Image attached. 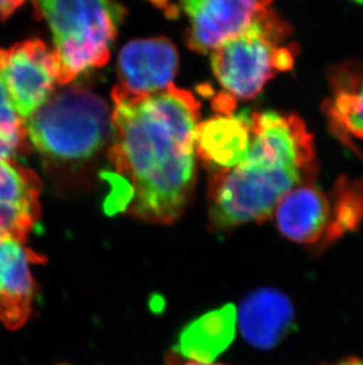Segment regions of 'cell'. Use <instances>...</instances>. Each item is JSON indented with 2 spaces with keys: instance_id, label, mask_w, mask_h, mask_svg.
<instances>
[{
  "instance_id": "1",
  "label": "cell",
  "mask_w": 363,
  "mask_h": 365,
  "mask_svg": "<svg viewBox=\"0 0 363 365\" xmlns=\"http://www.w3.org/2000/svg\"><path fill=\"white\" fill-rule=\"evenodd\" d=\"M113 142L104 210L154 224H172L184 210L195 174L199 101L169 86L135 95L116 86L111 93Z\"/></svg>"
},
{
  "instance_id": "2",
  "label": "cell",
  "mask_w": 363,
  "mask_h": 365,
  "mask_svg": "<svg viewBox=\"0 0 363 365\" xmlns=\"http://www.w3.org/2000/svg\"><path fill=\"white\" fill-rule=\"evenodd\" d=\"M314 170V142L301 118L254 113L247 156L210 178L213 224L223 230L268 219L285 194L310 182Z\"/></svg>"
},
{
  "instance_id": "3",
  "label": "cell",
  "mask_w": 363,
  "mask_h": 365,
  "mask_svg": "<svg viewBox=\"0 0 363 365\" xmlns=\"http://www.w3.org/2000/svg\"><path fill=\"white\" fill-rule=\"evenodd\" d=\"M24 124L32 145L59 161L89 159L112 133L107 102L82 86H68L52 93Z\"/></svg>"
},
{
  "instance_id": "4",
  "label": "cell",
  "mask_w": 363,
  "mask_h": 365,
  "mask_svg": "<svg viewBox=\"0 0 363 365\" xmlns=\"http://www.w3.org/2000/svg\"><path fill=\"white\" fill-rule=\"evenodd\" d=\"M53 36L59 86L105 66L125 9L100 0H48L35 3Z\"/></svg>"
},
{
  "instance_id": "5",
  "label": "cell",
  "mask_w": 363,
  "mask_h": 365,
  "mask_svg": "<svg viewBox=\"0 0 363 365\" xmlns=\"http://www.w3.org/2000/svg\"><path fill=\"white\" fill-rule=\"evenodd\" d=\"M289 28L269 7L254 24L211 52V66L230 100L257 96L275 73L294 66V48L285 44Z\"/></svg>"
},
{
  "instance_id": "6",
  "label": "cell",
  "mask_w": 363,
  "mask_h": 365,
  "mask_svg": "<svg viewBox=\"0 0 363 365\" xmlns=\"http://www.w3.org/2000/svg\"><path fill=\"white\" fill-rule=\"evenodd\" d=\"M0 80L23 121L50 98L58 80L53 50L41 41H26L0 50Z\"/></svg>"
},
{
  "instance_id": "7",
  "label": "cell",
  "mask_w": 363,
  "mask_h": 365,
  "mask_svg": "<svg viewBox=\"0 0 363 365\" xmlns=\"http://www.w3.org/2000/svg\"><path fill=\"white\" fill-rule=\"evenodd\" d=\"M278 230L291 242L327 245L342 235L339 194L302 183L282 197L275 210Z\"/></svg>"
},
{
  "instance_id": "8",
  "label": "cell",
  "mask_w": 363,
  "mask_h": 365,
  "mask_svg": "<svg viewBox=\"0 0 363 365\" xmlns=\"http://www.w3.org/2000/svg\"><path fill=\"white\" fill-rule=\"evenodd\" d=\"M271 6L270 1L188 0L182 3L190 21L189 48L209 53L240 35Z\"/></svg>"
},
{
  "instance_id": "9",
  "label": "cell",
  "mask_w": 363,
  "mask_h": 365,
  "mask_svg": "<svg viewBox=\"0 0 363 365\" xmlns=\"http://www.w3.org/2000/svg\"><path fill=\"white\" fill-rule=\"evenodd\" d=\"M43 262L24 242L0 237V322L9 330L24 327L31 316L37 294L32 266Z\"/></svg>"
},
{
  "instance_id": "10",
  "label": "cell",
  "mask_w": 363,
  "mask_h": 365,
  "mask_svg": "<svg viewBox=\"0 0 363 365\" xmlns=\"http://www.w3.org/2000/svg\"><path fill=\"white\" fill-rule=\"evenodd\" d=\"M179 69L175 45L164 37L138 39L125 45L118 57L120 86L135 95L158 93L172 86Z\"/></svg>"
},
{
  "instance_id": "11",
  "label": "cell",
  "mask_w": 363,
  "mask_h": 365,
  "mask_svg": "<svg viewBox=\"0 0 363 365\" xmlns=\"http://www.w3.org/2000/svg\"><path fill=\"white\" fill-rule=\"evenodd\" d=\"M41 183L36 173L0 160V237L24 242L41 214Z\"/></svg>"
},
{
  "instance_id": "12",
  "label": "cell",
  "mask_w": 363,
  "mask_h": 365,
  "mask_svg": "<svg viewBox=\"0 0 363 365\" xmlns=\"http://www.w3.org/2000/svg\"><path fill=\"white\" fill-rule=\"evenodd\" d=\"M237 323L248 343L261 350H269L293 329L294 309L280 291L257 289L241 304Z\"/></svg>"
},
{
  "instance_id": "13",
  "label": "cell",
  "mask_w": 363,
  "mask_h": 365,
  "mask_svg": "<svg viewBox=\"0 0 363 365\" xmlns=\"http://www.w3.org/2000/svg\"><path fill=\"white\" fill-rule=\"evenodd\" d=\"M251 140V115L219 113L196 128V153L217 169L231 168L247 156Z\"/></svg>"
},
{
  "instance_id": "14",
  "label": "cell",
  "mask_w": 363,
  "mask_h": 365,
  "mask_svg": "<svg viewBox=\"0 0 363 365\" xmlns=\"http://www.w3.org/2000/svg\"><path fill=\"white\" fill-rule=\"evenodd\" d=\"M236 307L231 304L192 322L179 334L182 359L213 363L231 344L236 334Z\"/></svg>"
},
{
  "instance_id": "15",
  "label": "cell",
  "mask_w": 363,
  "mask_h": 365,
  "mask_svg": "<svg viewBox=\"0 0 363 365\" xmlns=\"http://www.w3.org/2000/svg\"><path fill=\"white\" fill-rule=\"evenodd\" d=\"M332 84L325 110L332 130L344 142L363 140V66L340 68L332 73Z\"/></svg>"
},
{
  "instance_id": "16",
  "label": "cell",
  "mask_w": 363,
  "mask_h": 365,
  "mask_svg": "<svg viewBox=\"0 0 363 365\" xmlns=\"http://www.w3.org/2000/svg\"><path fill=\"white\" fill-rule=\"evenodd\" d=\"M26 130L0 80V160L14 161L24 149Z\"/></svg>"
},
{
  "instance_id": "17",
  "label": "cell",
  "mask_w": 363,
  "mask_h": 365,
  "mask_svg": "<svg viewBox=\"0 0 363 365\" xmlns=\"http://www.w3.org/2000/svg\"><path fill=\"white\" fill-rule=\"evenodd\" d=\"M21 4V1H0V21L10 17Z\"/></svg>"
},
{
  "instance_id": "18",
  "label": "cell",
  "mask_w": 363,
  "mask_h": 365,
  "mask_svg": "<svg viewBox=\"0 0 363 365\" xmlns=\"http://www.w3.org/2000/svg\"><path fill=\"white\" fill-rule=\"evenodd\" d=\"M167 365H224V364H214V363H199L192 362V361H184L182 359L181 356L176 355V354H170L167 359Z\"/></svg>"
},
{
  "instance_id": "19",
  "label": "cell",
  "mask_w": 363,
  "mask_h": 365,
  "mask_svg": "<svg viewBox=\"0 0 363 365\" xmlns=\"http://www.w3.org/2000/svg\"><path fill=\"white\" fill-rule=\"evenodd\" d=\"M332 365H363V359H347V361H343V362L337 363V364Z\"/></svg>"
}]
</instances>
